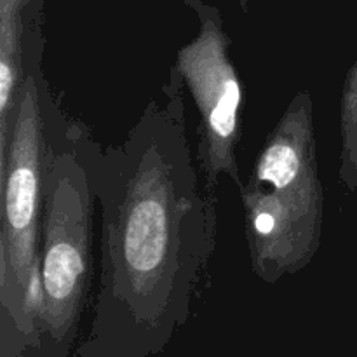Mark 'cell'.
<instances>
[{"mask_svg":"<svg viewBox=\"0 0 357 357\" xmlns=\"http://www.w3.org/2000/svg\"><path fill=\"white\" fill-rule=\"evenodd\" d=\"M122 145L93 150L101 206L100 312L159 328L183 319L208 275L215 199L199 185L185 128L183 80L171 72Z\"/></svg>","mask_w":357,"mask_h":357,"instance_id":"obj_1","label":"cell"},{"mask_svg":"<svg viewBox=\"0 0 357 357\" xmlns=\"http://www.w3.org/2000/svg\"><path fill=\"white\" fill-rule=\"evenodd\" d=\"M340 110V176L349 192L357 190V59L345 77Z\"/></svg>","mask_w":357,"mask_h":357,"instance_id":"obj_7","label":"cell"},{"mask_svg":"<svg viewBox=\"0 0 357 357\" xmlns=\"http://www.w3.org/2000/svg\"><path fill=\"white\" fill-rule=\"evenodd\" d=\"M49 139L44 171L38 323L56 340L72 331L93 279V150L80 138Z\"/></svg>","mask_w":357,"mask_h":357,"instance_id":"obj_4","label":"cell"},{"mask_svg":"<svg viewBox=\"0 0 357 357\" xmlns=\"http://www.w3.org/2000/svg\"><path fill=\"white\" fill-rule=\"evenodd\" d=\"M42 91L23 63V79L0 157L3 181L0 295L3 310L23 333H33L40 316V250L47 122Z\"/></svg>","mask_w":357,"mask_h":357,"instance_id":"obj_3","label":"cell"},{"mask_svg":"<svg viewBox=\"0 0 357 357\" xmlns=\"http://www.w3.org/2000/svg\"><path fill=\"white\" fill-rule=\"evenodd\" d=\"M239 194L255 275L274 284L303 271L319 251L324 220L309 91L284 108Z\"/></svg>","mask_w":357,"mask_h":357,"instance_id":"obj_2","label":"cell"},{"mask_svg":"<svg viewBox=\"0 0 357 357\" xmlns=\"http://www.w3.org/2000/svg\"><path fill=\"white\" fill-rule=\"evenodd\" d=\"M28 0H0V129H9L23 79L21 7Z\"/></svg>","mask_w":357,"mask_h":357,"instance_id":"obj_6","label":"cell"},{"mask_svg":"<svg viewBox=\"0 0 357 357\" xmlns=\"http://www.w3.org/2000/svg\"><path fill=\"white\" fill-rule=\"evenodd\" d=\"M199 17V31L178 49L174 72L194 98L199 110V145L195 159L204 174V190L215 199L220 178H229L237 188L244 180L239 171L241 108L243 86L230 58V38L216 7L188 0Z\"/></svg>","mask_w":357,"mask_h":357,"instance_id":"obj_5","label":"cell"}]
</instances>
